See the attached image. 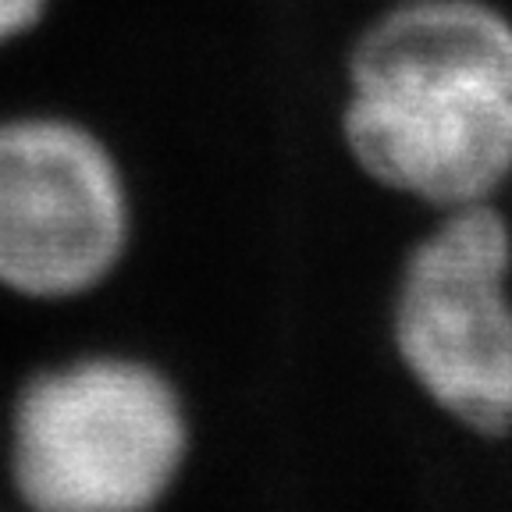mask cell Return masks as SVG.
Wrapping results in <instances>:
<instances>
[{
	"label": "cell",
	"mask_w": 512,
	"mask_h": 512,
	"mask_svg": "<svg viewBox=\"0 0 512 512\" xmlns=\"http://www.w3.org/2000/svg\"><path fill=\"white\" fill-rule=\"evenodd\" d=\"M189 420L175 384L132 356L32 374L11 409L8 470L40 512H139L175 488Z\"/></svg>",
	"instance_id": "cell-1"
},
{
	"label": "cell",
	"mask_w": 512,
	"mask_h": 512,
	"mask_svg": "<svg viewBox=\"0 0 512 512\" xmlns=\"http://www.w3.org/2000/svg\"><path fill=\"white\" fill-rule=\"evenodd\" d=\"M512 228L491 203L445 210L409 253L392 335L416 388L480 438L512 431Z\"/></svg>",
	"instance_id": "cell-2"
},
{
	"label": "cell",
	"mask_w": 512,
	"mask_h": 512,
	"mask_svg": "<svg viewBox=\"0 0 512 512\" xmlns=\"http://www.w3.org/2000/svg\"><path fill=\"white\" fill-rule=\"evenodd\" d=\"M128 189L114 153L54 114L0 118V288L57 303L93 292L128 246Z\"/></svg>",
	"instance_id": "cell-3"
},
{
	"label": "cell",
	"mask_w": 512,
	"mask_h": 512,
	"mask_svg": "<svg viewBox=\"0 0 512 512\" xmlns=\"http://www.w3.org/2000/svg\"><path fill=\"white\" fill-rule=\"evenodd\" d=\"M342 132L363 175L441 210L512 178V89H349Z\"/></svg>",
	"instance_id": "cell-4"
},
{
	"label": "cell",
	"mask_w": 512,
	"mask_h": 512,
	"mask_svg": "<svg viewBox=\"0 0 512 512\" xmlns=\"http://www.w3.org/2000/svg\"><path fill=\"white\" fill-rule=\"evenodd\" d=\"M512 89V22L484 0H409L349 54V89Z\"/></svg>",
	"instance_id": "cell-5"
},
{
	"label": "cell",
	"mask_w": 512,
	"mask_h": 512,
	"mask_svg": "<svg viewBox=\"0 0 512 512\" xmlns=\"http://www.w3.org/2000/svg\"><path fill=\"white\" fill-rule=\"evenodd\" d=\"M50 0H0V47L32 32L47 15Z\"/></svg>",
	"instance_id": "cell-6"
}]
</instances>
